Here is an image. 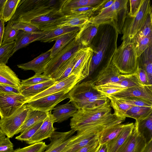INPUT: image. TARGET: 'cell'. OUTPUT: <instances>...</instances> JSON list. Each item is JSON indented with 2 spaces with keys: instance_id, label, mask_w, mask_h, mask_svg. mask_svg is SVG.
Wrapping results in <instances>:
<instances>
[{
  "instance_id": "91938a15",
  "label": "cell",
  "mask_w": 152,
  "mask_h": 152,
  "mask_svg": "<svg viewBox=\"0 0 152 152\" xmlns=\"http://www.w3.org/2000/svg\"><path fill=\"white\" fill-rule=\"evenodd\" d=\"M96 152H108L106 143L100 145Z\"/></svg>"
},
{
  "instance_id": "7c38bea8",
  "label": "cell",
  "mask_w": 152,
  "mask_h": 152,
  "mask_svg": "<svg viewBox=\"0 0 152 152\" xmlns=\"http://www.w3.org/2000/svg\"><path fill=\"white\" fill-rule=\"evenodd\" d=\"M97 72L96 77L92 80L95 87L119 81L131 75L121 74L112 61Z\"/></svg>"
},
{
  "instance_id": "f546056e",
  "label": "cell",
  "mask_w": 152,
  "mask_h": 152,
  "mask_svg": "<svg viewBox=\"0 0 152 152\" xmlns=\"http://www.w3.org/2000/svg\"><path fill=\"white\" fill-rule=\"evenodd\" d=\"M80 27L66 26L57 27L49 31L43 37L38 41L43 42H50L56 41L60 37L68 33L78 31Z\"/></svg>"
},
{
  "instance_id": "4dcf8cb0",
  "label": "cell",
  "mask_w": 152,
  "mask_h": 152,
  "mask_svg": "<svg viewBox=\"0 0 152 152\" xmlns=\"http://www.w3.org/2000/svg\"><path fill=\"white\" fill-rule=\"evenodd\" d=\"M137 60L138 67L143 69L146 72L152 83V45L137 57Z\"/></svg>"
},
{
  "instance_id": "6da1fadb",
  "label": "cell",
  "mask_w": 152,
  "mask_h": 152,
  "mask_svg": "<svg viewBox=\"0 0 152 152\" xmlns=\"http://www.w3.org/2000/svg\"><path fill=\"white\" fill-rule=\"evenodd\" d=\"M119 34L116 27L112 23L99 25L97 33L89 46L93 50L89 76L112 61L117 48Z\"/></svg>"
},
{
  "instance_id": "f907efd6",
  "label": "cell",
  "mask_w": 152,
  "mask_h": 152,
  "mask_svg": "<svg viewBox=\"0 0 152 152\" xmlns=\"http://www.w3.org/2000/svg\"><path fill=\"white\" fill-rule=\"evenodd\" d=\"M12 27L19 30L27 32H33L40 31L37 26L31 23L26 22L20 21L13 23Z\"/></svg>"
},
{
  "instance_id": "4316f807",
  "label": "cell",
  "mask_w": 152,
  "mask_h": 152,
  "mask_svg": "<svg viewBox=\"0 0 152 152\" xmlns=\"http://www.w3.org/2000/svg\"><path fill=\"white\" fill-rule=\"evenodd\" d=\"M64 15L60 9L35 18L31 20L30 23L37 26L40 31H43L45 29Z\"/></svg>"
},
{
  "instance_id": "f6af8a7d",
  "label": "cell",
  "mask_w": 152,
  "mask_h": 152,
  "mask_svg": "<svg viewBox=\"0 0 152 152\" xmlns=\"http://www.w3.org/2000/svg\"><path fill=\"white\" fill-rule=\"evenodd\" d=\"M152 15L151 10L148 14L143 26L134 37L142 38L152 36Z\"/></svg>"
},
{
  "instance_id": "d6a6232c",
  "label": "cell",
  "mask_w": 152,
  "mask_h": 152,
  "mask_svg": "<svg viewBox=\"0 0 152 152\" xmlns=\"http://www.w3.org/2000/svg\"><path fill=\"white\" fill-rule=\"evenodd\" d=\"M21 0H4L0 6L1 18L5 22L10 21L15 14Z\"/></svg>"
},
{
  "instance_id": "db71d44e",
  "label": "cell",
  "mask_w": 152,
  "mask_h": 152,
  "mask_svg": "<svg viewBox=\"0 0 152 152\" xmlns=\"http://www.w3.org/2000/svg\"><path fill=\"white\" fill-rule=\"evenodd\" d=\"M136 74L140 81L142 85H152L147 73L143 69L138 67Z\"/></svg>"
},
{
  "instance_id": "b9f144b4",
  "label": "cell",
  "mask_w": 152,
  "mask_h": 152,
  "mask_svg": "<svg viewBox=\"0 0 152 152\" xmlns=\"http://www.w3.org/2000/svg\"><path fill=\"white\" fill-rule=\"evenodd\" d=\"M15 41L1 45L0 46V64H6L9 58L14 54Z\"/></svg>"
},
{
  "instance_id": "7bdbcfd3",
  "label": "cell",
  "mask_w": 152,
  "mask_h": 152,
  "mask_svg": "<svg viewBox=\"0 0 152 152\" xmlns=\"http://www.w3.org/2000/svg\"><path fill=\"white\" fill-rule=\"evenodd\" d=\"M133 40L137 57L148 47L152 45V36L142 38L134 37Z\"/></svg>"
},
{
  "instance_id": "30bf717a",
  "label": "cell",
  "mask_w": 152,
  "mask_h": 152,
  "mask_svg": "<svg viewBox=\"0 0 152 152\" xmlns=\"http://www.w3.org/2000/svg\"><path fill=\"white\" fill-rule=\"evenodd\" d=\"M86 77L81 74L70 75L66 78L57 82L42 92L26 100L27 102L49 95L62 91L69 92L77 84Z\"/></svg>"
},
{
  "instance_id": "f5cc1de1",
  "label": "cell",
  "mask_w": 152,
  "mask_h": 152,
  "mask_svg": "<svg viewBox=\"0 0 152 152\" xmlns=\"http://www.w3.org/2000/svg\"><path fill=\"white\" fill-rule=\"evenodd\" d=\"M100 145L98 138L95 140L76 152H96Z\"/></svg>"
},
{
  "instance_id": "bcb514c9",
  "label": "cell",
  "mask_w": 152,
  "mask_h": 152,
  "mask_svg": "<svg viewBox=\"0 0 152 152\" xmlns=\"http://www.w3.org/2000/svg\"><path fill=\"white\" fill-rule=\"evenodd\" d=\"M43 121H39L29 127L16 137L15 139L21 141H27L34 135L42 124Z\"/></svg>"
},
{
  "instance_id": "94428289",
  "label": "cell",
  "mask_w": 152,
  "mask_h": 152,
  "mask_svg": "<svg viewBox=\"0 0 152 152\" xmlns=\"http://www.w3.org/2000/svg\"><path fill=\"white\" fill-rule=\"evenodd\" d=\"M6 138V135L1 130L0 128V143Z\"/></svg>"
},
{
  "instance_id": "680465c9",
  "label": "cell",
  "mask_w": 152,
  "mask_h": 152,
  "mask_svg": "<svg viewBox=\"0 0 152 152\" xmlns=\"http://www.w3.org/2000/svg\"><path fill=\"white\" fill-rule=\"evenodd\" d=\"M142 152H152V140L146 144Z\"/></svg>"
},
{
  "instance_id": "11a10c76",
  "label": "cell",
  "mask_w": 152,
  "mask_h": 152,
  "mask_svg": "<svg viewBox=\"0 0 152 152\" xmlns=\"http://www.w3.org/2000/svg\"><path fill=\"white\" fill-rule=\"evenodd\" d=\"M10 138L6 137L0 143V152H14L13 145Z\"/></svg>"
},
{
  "instance_id": "e0dca14e",
  "label": "cell",
  "mask_w": 152,
  "mask_h": 152,
  "mask_svg": "<svg viewBox=\"0 0 152 152\" xmlns=\"http://www.w3.org/2000/svg\"><path fill=\"white\" fill-rule=\"evenodd\" d=\"M75 132L74 129L65 132L55 131L49 138L50 143L44 152H61Z\"/></svg>"
},
{
  "instance_id": "6125c7cd",
  "label": "cell",
  "mask_w": 152,
  "mask_h": 152,
  "mask_svg": "<svg viewBox=\"0 0 152 152\" xmlns=\"http://www.w3.org/2000/svg\"><path fill=\"white\" fill-rule=\"evenodd\" d=\"M4 0H0V6L4 1Z\"/></svg>"
},
{
  "instance_id": "d590c367",
  "label": "cell",
  "mask_w": 152,
  "mask_h": 152,
  "mask_svg": "<svg viewBox=\"0 0 152 152\" xmlns=\"http://www.w3.org/2000/svg\"><path fill=\"white\" fill-rule=\"evenodd\" d=\"M122 124L110 127L99 133L98 140L100 145L107 143L114 138L120 132L125 126Z\"/></svg>"
},
{
  "instance_id": "d6986e66",
  "label": "cell",
  "mask_w": 152,
  "mask_h": 152,
  "mask_svg": "<svg viewBox=\"0 0 152 152\" xmlns=\"http://www.w3.org/2000/svg\"><path fill=\"white\" fill-rule=\"evenodd\" d=\"M89 18L88 16L83 14L64 15L45 29L43 31H49L57 27L66 26L80 28L88 20Z\"/></svg>"
},
{
  "instance_id": "ee69618b",
  "label": "cell",
  "mask_w": 152,
  "mask_h": 152,
  "mask_svg": "<svg viewBox=\"0 0 152 152\" xmlns=\"http://www.w3.org/2000/svg\"><path fill=\"white\" fill-rule=\"evenodd\" d=\"M12 25L10 21L5 27L1 45L14 41L16 39L19 30L13 28Z\"/></svg>"
},
{
  "instance_id": "6f0895ef",
  "label": "cell",
  "mask_w": 152,
  "mask_h": 152,
  "mask_svg": "<svg viewBox=\"0 0 152 152\" xmlns=\"http://www.w3.org/2000/svg\"><path fill=\"white\" fill-rule=\"evenodd\" d=\"M4 23V21L1 18L0 10V46L1 45L3 40L5 28Z\"/></svg>"
},
{
  "instance_id": "ba28073f",
  "label": "cell",
  "mask_w": 152,
  "mask_h": 152,
  "mask_svg": "<svg viewBox=\"0 0 152 152\" xmlns=\"http://www.w3.org/2000/svg\"><path fill=\"white\" fill-rule=\"evenodd\" d=\"M83 48L75 38L51 59L47 64L43 74L51 76L59 67L76 51Z\"/></svg>"
},
{
  "instance_id": "f35d334b",
  "label": "cell",
  "mask_w": 152,
  "mask_h": 152,
  "mask_svg": "<svg viewBox=\"0 0 152 152\" xmlns=\"http://www.w3.org/2000/svg\"><path fill=\"white\" fill-rule=\"evenodd\" d=\"M152 113V107L133 106L126 112V117L138 120L146 118Z\"/></svg>"
},
{
  "instance_id": "4fadbf2b",
  "label": "cell",
  "mask_w": 152,
  "mask_h": 152,
  "mask_svg": "<svg viewBox=\"0 0 152 152\" xmlns=\"http://www.w3.org/2000/svg\"><path fill=\"white\" fill-rule=\"evenodd\" d=\"M94 87L92 80L77 84L68 93L69 101L74 105L100 94Z\"/></svg>"
},
{
  "instance_id": "603a6c76",
  "label": "cell",
  "mask_w": 152,
  "mask_h": 152,
  "mask_svg": "<svg viewBox=\"0 0 152 152\" xmlns=\"http://www.w3.org/2000/svg\"><path fill=\"white\" fill-rule=\"evenodd\" d=\"M48 31H39L33 32H27L19 30L15 41L14 53L18 50L26 47L29 44L38 41L43 37Z\"/></svg>"
},
{
  "instance_id": "7402d4cb",
  "label": "cell",
  "mask_w": 152,
  "mask_h": 152,
  "mask_svg": "<svg viewBox=\"0 0 152 152\" xmlns=\"http://www.w3.org/2000/svg\"><path fill=\"white\" fill-rule=\"evenodd\" d=\"M99 26L88 20L80 28L75 38L83 47L89 46L97 33Z\"/></svg>"
},
{
  "instance_id": "681fc988",
  "label": "cell",
  "mask_w": 152,
  "mask_h": 152,
  "mask_svg": "<svg viewBox=\"0 0 152 152\" xmlns=\"http://www.w3.org/2000/svg\"><path fill=\"white\" fill-rule=\"evenodd\" d=\"M48 146L45 142L41 141L22 148H18L14 152H43Z\"/></svg>"
},
{
  "instance_id": "484cf974",
  "label": "cell",
  "mask_w": 152,
  "mask_h": 152,
  "mask_svg": "<svg viewBox=\"0 0 152 152\" xmlns=\"http://www.w3.org/2000/svg\"><path fill=\"white\" fill-rule=\"evenodd\" d=\"M53 110L52 114L55 119V122L60 123L72 117L78 109L69 101L64 104L57 106Z\"/></svg>"
},
{
  "instance_id": "e575fe53",
  "label": "cell",
  "mask_w": 152,
  "mask_h": 152,
  "mask_svg": "<svg viewBox=\"0 0 152 152\" xmlns=\"http://www.w3.org/2000/svg\"><path fill=\"white\" fill-rule=\"evenodd\" d=\"M78 31L66 34L60 37L56 41L53 47L50 49L51 58L53 57L72 42L75 38Z\"/></svg>"
},
{
  "instance_id": "3957f363",
  "label": "cell",
  "mask_w": 152,
  "mask_h": 152,
  "mask_svg": "<svg viewBox=\"0 0 152 152\" xmlns=\"http://www.w3.org/2000/svg\"><path fill=\"white\" fill-rule=\"evenodd\" d=\"M63 0H21L10 21L13 23L20 21L30 22L35 18L61 9Z\"/></svg>"
},
{
  "instance_id": "8d00e7d4",
  "label": "cell",
  "mask_w": 152,
  "mask_h": 152,
  "mask_svg": "<svg viewBox=\"0 0 152 152\" xmlns=\"http://www.w3.org/2000/svg\"><path fill=\"white\" fill-rule=\"evenodd\" d=\"M142 85H143L140 81L136 73L131 74L128 77L119 81L108 83L102 86L121 89H126L134 86Z\"/></svg>"
},
{
  "instance_id": "5b68a950",
  "label": "cell",
  "mask_w": 152,
  "mask_h": 152,
  "mask_svg": "<svg viewBox=\"0 0 152 152\" xmlns=\"http://www.w3.org/2000/svg\"><path fill=\"white\" fill-rule=\"evenodd\" d=\"M137 59L133 39L126 38L117 48L112 62L121 74H134L137 72Z\"/></svg>"
},
{
  "instance_id": "52a82bcc",
  "label": "cell",
  "mask_w": 152,
  "mask_h": 152,
  "mask_svg": "<svg viewBox=\"0 0 152 152\" xmlns=\"http://www.w3.org/2000/svg\"><path fill=\"white\" fill-rule=\"evenodd\" d=\"M30 110L25 104L10 116L0 119V128L5 135L12 137L24 122Z\"/></svg>"
},
{
  "instance_id": "44dd1931",
  "label": "cell",
  "mask_w": 152,
  "mask_h": 152,
  "mask_svg": "<svg viewBox=\"0 0 152 152\" xmlns=\"http://www.w3.org/2000/svg\"><path fill=\"white\" fill-rule=\"evenodd\" d=\"M51 58L49 50L42 53L32 60L25 63L18 64L17 66L24 70H31L34 71L35 74H41L44 72Z\"/></svg>"
},
{
  "instance_id": "c3c4849f",
  "label": "cell",
  "mask_w": 152,
  "mask_h": 152,
  "mask_svg": "<svg viewBox=\"0 0 152 152\" xmlns=\"http://www.w3.org/2000/svg\"><path fill=\"white\" fill-rule=\"evenodd\" d=\"M51 79L48 75L43 74H35L32 77L27 79L22 80L20 82V85L31 86L47 81Z\"/></svg>"
},
{
  "instance_id": "8992f818",
  "label": "cell",
  "mask_w": 152,
  "mask_h": 152,
  "mask_svg": "<svg viewBox=\"0 0 152 152\" xmlns=\"http://www.w3.org/2000/svg\"><path fill=\"white\" fill-rule=\"evenodd\" d=\"M151 10L150 1L143 0L139 11L134 17H131L128 14L121 31L122 40L126 38H134L143 26Z\"/></svg>"
},
{
  "instance_id": "83f0119b",
  "label": "cell",
  "mask_w": 152,
  "mask_h": 152,
  "mask_svg": "<svg viewBox=\"0 0 152 152\" xmlns=\"http://www.w3.org/2000/svg\"><path fill=\"white\" fill-rule=\"evenodd\" d=\"M134 128L146 144L152 140V113L145 118L136 120Z\"/></svg>"
},
{
  "instance_id": "836d02e7",
  "label": "cell",
  "mask_w": 152,
  "mask_h": 152,
  "mask_svg": "<svg viewBox=\"0 0 152 152\" xmlns=\"http://www.w3.org/2000/svg\"><path fill=\"white\" fill-rule=\"evenodd\" d=\"M47 115V113L34 110L30 108V110L24 122L16 132V134L19 133H21L34 124L44 120Z\"/></svg>"
},
{
  "instance_id": "d4e9b609",
  "label": "cell",
  "mask_w": 152,
  "mask_h": 152,
  "mask_svg": "<svg viewBox=\"0 0 152 152\" xmlns=\"http://www.w3.org/2000/svg\"><path fill=\"white\" fill-rule=\"evenodd\" d=\"M56 82L55 80L51 79L46 82L34 85H20L19 89L20 94L26 98V99L42 92Z\"/></svg>"
},
{
  "instance_id": "74e56055",
  "label": "cell",
  "mask_w": 152,
  "mask_h": 152,
  "mask_svg": "<svg viewBox=\"0 0 152 152\" xmlns=\"http://www.w3.org/2000/svg\"><path fill=\"white\" fill-rule=\"evenodd\" d=\"M109 100L107 96L100 93L74 105L78 110L93 107L103 104Z\"/></svg>"
},
{
  "instance_id": "f1b7e54d",
  "label": "cell",
  "mask_w": 152,
  "mask_h": 152,
  "mask_svg": "<svg viewBox=\"0 0 152 152\" xmlns=\"http://www.w3.org/2000/svg\"><path fill=\"white\" fill-rule=\"evenodd\" d=\"M21 81L15 73L5 64H0V83L19 88Z\"/></svg>"
},
{
  "instance_id": "8fae6325",
  "label": "cell",
  "mask_w": 152,
  "mask_h": 152,
  "mask_svg": "<svg viewBox=\"0 0 152 152\" xmlns=\"http://www.w3.org/2000/svg\"><path fill=\"white\" fill-rule=\"evenodd\" d=\"M26 102V98L21 94L0 93L1 118L10 116Z\"/></svg>"
},
{
  "instance_id": "ab89813d",
  "label": "cell",
  "mask_w": 152,
  "mask_h": 152,
  "mask_svg": "<svg viewBox=\"0 0 152 152\" xmlns=\"http://www.w3.org/2000/svg\"><path fill=\"white\" fill-rule=\"evenodd\" d=\"M107 97L109 99L111 106L114 110V113L118 116L126 118L127 111L133 106L116 98L109 96Z\"/></svg>"
},
{
  "instance_id": "60d3db41",
  "label": "cell",
  "mask_w": 152,
  "mask_h": 152,
  "mask_svg": "<svg viewBox=\"0 0 152 152\" xmlns=\"http://www.w3.org/2000/svg\"><path fill=\"white\" fill-rule=\"evenodd\" d=\"M105 1L106 0H105L103 3L97 6H90L73 8L68 10L63 13L65 15L83 14L87 15L90 18L92 16L95 12H98L100 9L102 5Z\"/></svg>"
},
{
  "instance_id": "9a60e30c",
  "label": "cell",
  "mask_w": 152,
  "mask_h": 152,
  "mask_svg": "<svg viewBox=\"0 0 152 152\" xmlns=\"http://www.w3.org/2000/svg\"><path fill=\"white\" fill-rule=\"evenodd\" d=\"M47 115L43 123L34 135L28 141H26L28 144L31 145L42 141L50 138L56 129L53 126L55 119L51 111L47 113Z\"/></svg>"
},
{
  "instance_id": "9f6ffc18",
  "label": "cell",
  "mask_w": 152,
  "mask_h": 152,
  "mask_svg": "<svg viewBox=\"0 0 152 152\" xmlns=\"http://www.w3.org/2000/svg\"><path fill=\"white\" fill-rule=\"evenodd\" d=\"M20 94L19 88L0 83V93Z\"/></svg>"
},
{
  "instance_id": "9c48e42d",
  "label": "cell",
  "mask_w": 152,
  "mask_h": 152,
  "mask_svg": "<svg viewBox=\"0 0 152 152\" xmlns=\"http://www.w3.org/2000/svg\"><path fill=\"white\" fill-rule=\"evenodd\" d=\"M62 91L27 102V106L33 110L47 113L52 111L59 102L68 98V93Z\"/></svg>"
},
{
  "instance_id": "cb8c5ba5",
  "label": "cell",
  "mask_w": 152,
  "mask_h": 152,
  "mask_svg": "<svg viewBox=\"0 0 152 152\" xmlns=\"http://www.w3.org/2000/svg\"><path fill=\"white\" fill-rule=\"evenodd\" d=\"M134 127L133 123L125 124L119 133L106 143L108 152H116L132 132Z\"/></svg>"
},
{
  "instance_id": "7a4b0ae2",
  "label": "cell",
  "mask_w": 152,
  "mask_h": 152,
  "mask_svg": "<svg viewBox=\"0 0 152 152\" xmlns=\"http://www.w3.org/2000/svg\"><path fill=\"white\" fill-rule=\"evenodd\" d=\"M126 118L112 113L110 100L93 107L78 109L70 119L71 129L76 131L92 128H107L121 124Z\"/></svg>"
},
{
  "instance_id": "2e32d148",
  "label": "cell",
  "mask_w": 152,
  "mask_h": 152,
  "mask_svg": "<svg viewBox=\"0 0 152 152\" xmlns=\"http://www.w3.org/2000/svg\"><path fill=\"white\" fill-rule=\"evenodd\" d=\"M116 99L134 97L152 102V85L135 86L109 95Z\"/></svg>"
},
{
  "instance_id": "816d5d0a",
  "label": "cell",
  "mask_w": 152,
  "mask_h": 152,
  "mask_svg": "<svg viewBox=\"0 0 152 152\" xmlns=\"http://www.w3.org/2000/svg\"><path fill=\"white\" fill-rule=\"evenodd\" d=\"M143 0H130V9L128 15L131 17H134L139 11Z\"/></svg>"
},
{
  "instance_id": "7dc6e473",
  "label": "cell",
  "mask_w": 152,
  "mask_h": 152,
  "mask_svg": "<svg viewBox=\"0 0 152 152\" xmlns=\"http://www.w3.org/2000/svg\"><path fill=\"white\" fill-rule=\"evenodd\" d=\"M117 99L133 106L152 107V102L140 98L128 97Z\"/></svg>"
},
{
  "instance_id": "ac0fdd59",
  "label": "cell",
  "mask_w": 152,
  "mask_h": 152,
  "mask_svg": "<svg viewBox=\"0 0 152 152\" xmlns=\"http://www.w3.org/2000/svg\"><path fill=\"white\" fill-rule=\"evenodd\" d=\"M93 53L89 46L81 48L79 57L70 75L81 74L86 77L89 76Z\"/></svg>"
},
{
  "instance_id": "ffe728a7",
  "label": "cell",
  "mask_w": 152,
  "mask_h": 152,
  "mask_svg": "<svg viewBox=\"0 0 152 152\" xmlns=\"http://www.w3.org/2000/svg\"><path fill=\"white\" fill-rule=\"evenodd\" d=\"M146 145L145 140L134 127L131 134L116 152H142Z\"/></svg>"
},
{
  "instance_id": "1f68e13d",
  "label": "cell",
  "mask_w": 152,
  "mask_h": 152,
  "mask_svg": "<svg viewBox=\"0 0 152 152\" xmlns=\"http://www.w3.org/2000/svg\"><path fill=\"white\" fill-rule=\"evenodd\" d=\"M105 0H63L61 6L63 13L71 9L87 6H96Z\"/></svg>"
},
{
  "instance_id": "277c9868",
  "label": "cell",
  "mask_w": 152,
  "mask_h": 152,
  "mask_svg": "<svg viewBox=\"0 0 152 152\" xmlns=\"http://www.w3.org/2000/svg\"><path fill=\"white\" fill-rule=\"evenodd\" d=\"M128 1V0H115L111 5L101 10L96 15L90 17L88 20L94 24L98 25L111 23L121 34L128 13L127 7Z\"/></svg>"
},
{
  "instance_id": "5bb4252c",
  "label": "cell",
  "mask_w": 152,
  "mask_h": 152,
  "mask_svg": "<svg viewBox=\"0 0 152 152\" xmlns=\"http://www.w3.org/2000/svg\"><path fill=\"white\" fill-rule=\"evenodd\" d=\"M101 132H93L88 129L77 131L61 152H76L98 138Z\"/></svg>"
}]
</instances>
